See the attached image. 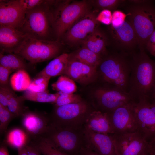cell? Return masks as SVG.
<instances>
[{"label": "cell", "instance_id": "obj_1", "mask_svg": "<svg viewBox=\"0 0 155 155\" xmlns=\"http://www.w3.org/2000/svg\"><path fill=\"white\" fill-rule=\"evenodd\" d=\"M128 92L135 101L149 97L155 83V62L144 50L131 56Z\"/></svg>", "mask_w": 155, "mask_h": 155}, {"label": "cell", "instance_id": "obj_2", "mask_svg": "<svg viewBox=\"0 0 155 155\" xmlns=\"http://www.w3.org/2000/svg\"><path fill=\"white\" fill-rule=\"evenodd\" d=\"M128 57L129 54L121 52L115 53L102 58L98 66L104 81L127 92L131 70Z\"/></svg>", "mask_w": 155, "mask_h": 155}, {"label": "cell", "instance_id": "obj_3", "mask_svg": "<svg viewBox=\"0 0 155 155\" xmlns=\"http://www.w3.org/2000/svg\"><path fill=\"white\" fill-rule=\"evenodd\" d=\"M52 1L44 0L41 4L26 12L23 23L18 29L27 36L40 39H48L55 20L50 9Z\"/></svg>", "mask_w": 155, "mask_h": 155}, {"label": "cell", "instance_id": "obj_4", "mask_svg": "<svg viewBox=\"0 0 155 155\" xmlns=\"http://www.w3.org/2000/svg\"><path fill=\"white\" fill-rule=\"evenodd\" d=\"M152 2L143 5L133 4L127 11V18L134 29L141 50H143L155 30V7Z\"/></svg>", "mask_w": 155, "mask_h": 155}, {"label": "cell", "instance_id": "obj_5", "mask_svg": "<svg viewBox=\"0 0 155 155\" xmlns=\"http://www.w3.org/2000/svg\"><path fill=\"white\" fill-rule=\"evenodd\" d=\"M61 47L58 40L40 39L27 36L13 53L34 64L56 57L59 56Z\"/></svg>", "mask_w": 155, "mask_h": 155}, {"label": "cell", "instance_id": "obj_6", "mask_svg": "<svg viewBox=\"0 0 155 155\" xmlns=\"http://www.w3.org/2000/svg\"><path fill=\"white\" fill-rule=\"evenodd\" d=\"M84 126L79 128L59 127L50 124L42 136L57 149L69 155H77L85 145Z\"/></svg>", "mask_w": 155, "mask_h": 155}, {"label": "cell", "instance_id": "obj_7", "mask_svg": "<svg viewBox=\"0 0 155 155\" xmlns=\"http://www.w3.org/2000/svg\"><path fill=\"white\" fill-rule=\"evenodd\" d=\"M86 101H82L55 107L49 115L50 124L59 127H83L92 111Z\"/></svg>", "mask_w": 155, "mask_h": 155}, {"label": "cell", "instance_id": "obj_8", "mask_svg": "<svg viewBox=\"0 0 155 155\" xmlns=\"http://www.w3.org/2000/svg\"><path fill=\"white\" fill-rule=\"evenodd\" d=\"M133 106L137 131L148 142L155 137V103L144 97L134 102Z\"/></svg>", "mask_w": 155, "mask_h": 155}, {"label": "cell", "instance_id": "obj_9", "mask_svg": "<svg viewBox=\"0 0 155 155\" xmlns=\"http://www.w3.org/2000/svg\"><path fill=\"white\" fill-rule=\"evenodd\" d=\"M94 97L99 110L108 113L117 108L134 101L128 92L114 86L95 90Z\"/></svg>", "mask_w": 155, "mask_h": 155}, {"label": "cell", "instance_id": "obj_10", "mask_svg": "<svg viewBox=\"0 0 155 155\" xmlns=\"http://www.w3.org/2000/svg\"><path fill=\"white\" fill-rule=\"evenodd\" d=\"M61 8L56 17L54 26V32L58 39L78 20L88 12L89 6L86 1H82L68 4Z\"/></svg>", "mask_w": 155, "mask_h": 155}, {"label": "cell", "instance_id": "obj_11", "mask_svg": "<svg viewBox=\"0 0 155 155\" xmlns=\"http://www.w3.org/2000/svg\"><path fill=\"white\" fill-rule=\"evenodd\" d=\"M111 135L117 155H145L148 153V142L137 131Z\"/></svg>", "mask_w": 155, "mask_h": 155}, {"label": "cell", "instance_id": "obj_12", "mask_svg": "<svg viewBox=\"0 0 155 155\" xmlns=\"http://www.w3.org/2000/svg\"><path fill=\"white\" fill-rule=\"evenodd\" d=\"M133 101L120 106L108 113L114 134L133 132L137 131Z\"/></svg>", "mask_w": 155, "mask_h": 155}, {"label": "cell", "instance_id": "obj_13", "mask_svg": "<svg viewBox=\"0 0 155 155\" xmlns=\"http://www.w3.org/2000/svg\"><path fill=\"white\" fill-rule=\"evenodd\" d=\"M26 13L19 0H0V26L19 29Z\"/></svg>", "mask_w": 155, "mask_h": 155}, {"label": "cell", "instance_id": "obj_14", "mask_svg": "<svg viewBox=\"0 0 155 155\" xmlns=\"http://www.w3.org/2000/svg\"><path fill=\"white\" fill-rule=\"evenodd\" d=\"M96 17L88 12L81 17L64 34L65 40L71 44L83 41L97 29L99 22Z\"/></svg>", "mask_w": 155, "mask_h": 155}, {"label": "cell", "instance_id": "obj_15", "mask_svg": "<svg viewBox=\"0 0 155 155\" xmlns=\"http://www.w3.org/2000/svg\"><path fill=\"white\" fill-rule=\"evenodd\" d=\"M21 117L23 128L31 140L43 136L50 125L49 115L45 114L26 111Z\"/></svg>", "mask_w": 155, "mask_h": 155}, {"label": "cell", "instance_id": "obj_16", "mask_svg": "<svg viewBox=\"0 0 155 155\" xmlns=\"http://www.w3.org/2000/svg\"><path fill=\"white\" fill-rule=\"evenodd\" d=\"M85 145L100 155H117L111 134L94 132L84 126Z\"/></svg>", "mask_w": 155, "mask_h": 155}, {"label": "cell", "instance_id": "obj_17", "mask_svg": "<svg viewBox=\"0 0 155 155\" xmlns=\"http://www.w3.org/2000/svg\"><path fill=\"white\" fill-rule=\"evenodd\" d=\"M64 75L82 85L89 84L96 79L97 69L83 63L69 56Z\"/></svg>", "mask_w": 155, "mask_h": 155}, {"label": "cell", "instance_id": "obj_18", "mask_svg": "<svg viewBox=\"0 0 155 155\" xmlns=\"http://www.w3.org/2000/svg\"><path fill=\"white\" fill-rule=\"evenodd\" d=\"M111 28L113 38L121 52L129 54L128 52L132 50L138 45L135 33L128 20L117 27Z\"/></svg>", "mask_w": 155, "mask_h": 155}, {"label": "cell", "instance_id": "obj_19", "mask_svg": "<svg viewBox=\"0 0 155 155\" xmlns=\"http://www.w3.org/2000/svg\"><path fill=\"white\" fill-rule=\"evenodd\" d=\"M27 35L19 29L0 26V48L1 51L13 53L22 43Z\"/></svg>", "mask_w": 155, "mask_h": 155}, {"label": "cell", "instance_id": "obj_20", "mask_svg": "<svg viewBox=\"0 0 155 155\" xmlns=\"http://www.w3.org/2000/svg\"><path fill=\"white\" fill-rule=\"evenodd\" d=\"M84 126L99 133H114L107 113L97 109L93 110L88 116Z\"/></svg>", "mask_w": 155, "mask_h": 155}, {"label": "cell", "instance_id": "obj_21", "mask_svg": "<svg viewBox=\"0 0 155 155\" xmlns=\"http://www.w3.org/2000/svg\"><path fill=\"white\" fill-rule=\"evenodd\" d=\"M70 55L63 53L50 61L36 77H51L64 75L69 61Z\"/></svg>", "mask_w": 155, "mask_h": 155}, {"label": "cell", "instance_id": "obj_22", "mask_svg": "<svg viewBox=\"0 0 155 155\" xmlns=\"http://www.w3.org/2000/svg\"><path fill=\"white\" fill-rule=\"evenodd\" d=\"M30 141L29 136L23 128L16 127L8 131L3 144L18 150L26 147Z\"/></svg>", "mask_w": 155, "mask_h": 155}, {"label": "cell", "instance_id": "obj_23", "mask_svg": "<svg viewBox=\"0 0 155 155\" xmlns=\"http://www.w3.org/2000/svg\"><path fill=\"white\" fill-rule=\"evenodd\" d=\"M106 39L104 34L97 29L83 41V46L100 55L105 53Z\"/></svg>", "mask_w": 155, "mask_h": 155}, {"label": "cell", "instance_id": "obj_24", "mask_svg": "<svg viewBox=\"0 0 155 155\" xmlns=\"http://www.w3.org/2000/svg\"><path fill=\"white\" fill-rule=\"evenodd\" d=\"M25 60L19 55L13 53L0 54V65L11 71L26 70L28 65Z\"/></svg>", "mask_w": 155, "mask_h": 155}, {"label": "cell", "instance_id": "obj_25", "mask_svg": "<svg viewBox=\"0 0 155 155\" xmlns=\"http://www.w3.org/2000/svg\"><path fill=\"white\" fill-rule=\"evenodd\" d=\"M70 56L83 63L97 69L102 60L101 55L83 47Z\"/></svg>", "mask_w": 155, "mask_h": 155}, {"label": "cell", "instance_id": "obj_26", "mask_svg": "<svg viewBox=\"0 0 155 155\" xmlns=\"http://www.w3.org/2000/svg\"><path fill=\"white\" fill-rule=\"evenodd\" d=\"M3 86L8 99L7 108L16 117H21L26 111L24 105V100L21 96H18L8 86Z\"/></svg>", "mask_w": 155, "mask_h": 155}, {"label": "cell", "instance_id": "obj_27", "mask_svg": "<svg viewBox=\"0 0 155 155\" xmlns=\"http://www.w3.org/2000/svg\"><path fill=\"white\" fill-rule=\"evenodd\" d=\"M30 143L43 155H69L58 150L47 139L43 137L32 140Z\"/></svg>", "mask_w": 155, "mask_h": 155}, {"label": "cell", "instance_id": "obj_28", "mask_svg": "<svg viewBox=\"0 0 155 155\" xmlns=\"http://www.w3.org/2000/svg\"><path fill=\"white\" fill-rule=\"evenodd\" d=\"M9 82L13 90L22 91L27 90L31 81L26 70H20L17 71L11 76Z\"/></svg>", "mask_w": 155, "mask_h": 155}, {"label": "cell", "instance_id": "obj_29", "mask_svg": "<svg viewBox=\"0 0 155 155\" xmlns=\"http://www.w3.org/2000/svg\"><path fill=\"white\" fill-rule=\"evenodd\" d=\"M59 94V92L51 94L48 91L42 92H34L26 90L21 96L24 100L55 103Z\"/></svg>", "mask_w": 155, "mask_h": 155}, {"label": "cell", "instance_id": "obj_30", "mask_svg": "<svg viewBox=\"0 0 155 155\" xmlns=\"http://www.w3.org/2000/svg\"><path fill=\"white\" fill-rule=\"evenodd\" d=\"M51 86L53 90L66 94H73L77 89L75 81L65 75L60 76Z\"/></svg>", "mask_w": 155, "mask_h": 155}, {"label": "cell", "instance_id": "obj_31", "mask_svg": "<svg viewBox=\"0 0 155 155\" xmlns=\"http://www.w3.org/2000/svg\"><path fill=\"white\" fill-rule=\"evenodd\" d=\"M16 117L7 107L0 104V133L1 135L5 133L7 127L12 120Z\"/></svg>", "mask_w": 155, "mask_h": 155}, {"label": "cell", "instance_id": "obj_32", "mask_svg": "<svg viewBox=\"0 0 155 155\" xmlns=\"http://www.w3.org/2000/svg\"><path fill=\"white\" fill-rule=\"evenodd\" d=\"M50 78L44 76L36 77L31 81L27 90L34 92H42L47 91Z\"/></svg>", "mask_w": 155, "mask_h": 155}, {"label": "cell", "instance_id": "obj_33", "mask_svg": "<svg viewBox=\"0 0 155 155\" xmlns=\"http://www.w3.org/2000/svg\"><path fill=\"white\" fill-rule=\"evenodd\" d=\"M59 92L60 94L55 103V107L77 103L82 100L80 96L77 94Z\"/></svg>", "mask_w": 155, "mask_h": 155}, {"label": "cell", "instance_id": "obj_34", "mask_svg": "<svg viewBox=\"0 0 155 155\" xmlns=\"http://www.w3.org/2000/svg\"><path fill=\"white\" fill-rule=\"evenodd\" d=\"M122 0H98L96 3L99 8L109 10L115 9L121 3L124 1Z\"/></svg>", "mask_w": 155, "mask_h": 155}, {"label": "cell", "instance_id": "obj_35", "mask_svg": "<svg viewBox=\"0 0 155 155\" xmlns=\"http://www.w3.org/2000/svg\"><path fill=\"white\" fill-rule=\"evenodd\" d=\"M127 14L121 11L115 10L112 13L111 27L115 28L122 24L126 20Z\"/></svg>", "mask_w": 155, "mask_h": 155}, {"label": "cell", "instance_id": "obj_36", "mask_svg": "<svg viewBox=\"0 0 155 155\" xmlns=\"http://www.w3.org/2000/svg\"><path fill=\"white\" fill-rule=\"evenodd\" d=\"M112 19V13L111 10L104 9L102 10L96 17L98 22L108 25L111 24Z\"/></svg>", "mask_w": 155, "mask_h": 155}, {"label": "cell", "instance_id": "obj_37", "mask_svg": "<svg viewBox=\"0 0 155 155\" xmlns=\"http://www.w3.org/2000/svg\"><path fill=\"white\" fill-rule=\"evenodd\" d=\"M12 71L0 65V86H8L9 77Z\"/></svg>", "mask_w": 155, "mask_h": 155}, {"label": "cell", "instance_id": "obj_38", "mask_svg": "<svg viewBox=\"0 0 155 155\" xmlns=\"http://www.w3.org/2000/svg\"><path fill=\"white\" fill-rule=\"evenodd\" d=\"M26 12L31 10L42 4L44 0H19Z\"/></svg>", "mask_w": 155, "mask_h": 155}, {"label": "cell", "instance_id": "obj_39", "mask_svg": "<svg viewBox=\"0 0 155 155\" xmlns=\"http://www.w3.org/2000/svg\"><path fill=\"white\" fill-rule=\"evenodd\" d=\"M145 46L150 54L155 57V30L148 39Z\"/></svg>", "mask_w": 155, "mask_h": 155}, {"label": "cell", "instance_id": "obj_40", "mask_svg": "<svg viewBox=\"0 0 155 155\" xmlns=\"http://www.w3.org/2000/svg\"><path fill=\"white\" fill-rule=\"evenodd\" d=\"M8 99L7 92L3 86L0 87V104L3 106L7 107Z\"/></svg>", "mask_w": 155, "mask_h": 155}, {"label": "cell", "instance_id": "obj_41", "mask_svg": "<svg viewBox=\"0 0 155 155\" xmlns=\"http://www.w3.org/2000/svg\"><path fill=\"white\" fill-rule=\"evenodd\" d=\"M77 155H100L86 145L81 149Z\"/></svg>", "mask_w": 155, "mask_h": 155}, {"label": "cell", "instance_id": "obj_42", "mask_svg": "<svg viewBox=\"0 0 155 155\" xmlns=\"http://www.w3.org/2000/svg\"><path fill=\"white\" fill-rule=\"evenodd\" d=\"M26 148L28 155H41V154L29 143L26 146Z\"/></svg>", "mask_w": 155, "mask_h": 155}, {"label": "cell", "instance_id": "obj_43", "mask_svg": "<svg viewBox=\"0 0 155 155\" xmlns=\"http://www.w3.org/2000/svg\"><path fill=\"white\" fill-rule=\"evenodd\" d=\"M148 153H155V137L148 142Z\"/></svg>", "mask_w": 155, "mask_h": 155}, {"label": "cell", "instance_id": "obj_44", "mask_svg": "<svg viewBox=\"0 0 155 155\" xmlns=\"http://www.w3.org/2000/svg\"><path fill=\"white\" fill-rule=\"evenodd\" d=\"M0 155H9L7 146L3 143L0 146Z\"/></svg>", "mask_w": 155, "mask_h": 155}, {"label": "cell", "instance_id": "obj_45", "mask_svg": "<svg viewBox=\"0 0 155 155\" xmlns=\"http://www.w3.org/2000/svg\"><path fill=\"white\" fill-rule=\"evenodd\" d=\"M151 0H131L128 1L131 3L134 4L143 5L146 4L150 2Z\"/></svg>", "mask_w": 155, "mask_h": 155}, {"label": "cell", "instance_id": "obj_46", "mask_svg": "<svg viewBox=\"0 0 155 155\" xmlns=\"http://www.w3.org/2000/svg\"><path fill=\"white\" fill-rule=\"evenodd\" d=\"M17 150L18 155H28L26 146Z\"/></svg>", "mask_w": 155, "mask_h": 155}, {"label": "cell", "instance_id": "obj_47", "mask_svg": "<svg viewBox=\"0 0 155 155\" xmlns=\"http://www.w3.org/2000/svg\"><path fill=\"white\" fill-rule=\"evenodd\" d=\"M149 98L152 101L155 103V83L151 94Z\"/></svg>", "mask_w": 155, "mask_h": 155}, {"label": "cell", "instance_id": "obj_48", "mask_svg": "<svg viewBox=\"0 0 155 155\" xmlns=\"http://www.w3.org/2000/svg\"><path fill=\"white\" fill-rule=\"evenodd\" d=\"M145 155H155V153H149Z\"/></svg>", "mask_w": 155, "mask_h": 155}]
</instances>
